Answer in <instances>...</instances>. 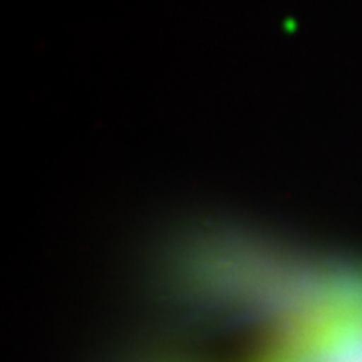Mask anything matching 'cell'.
<instances>
[{
    "label": "cell",
    "mask_w": 362,
    "mask_h": 362,
    "mask_svg": "<svg viewBox=\"0 0 362 362\" xmlns=\"http://www.w3.org/2000/svg\"><path fill=\"white\" fill-rule=\"evenodd\" d=\"M257 362H297V361L292 352L288 351V347H285V349L274 351V352H269V354L262 356Z\"/></svg>",
    "instance_id": "obj_1"
}]
</instances>
